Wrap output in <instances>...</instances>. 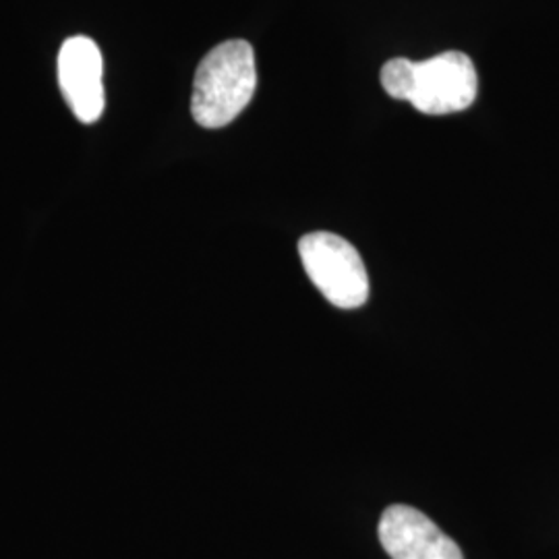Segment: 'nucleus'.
<instances>
[{"label":"nucleus","instance_id":"obj_3","mask_svg":"<svg viewBox=\"0 0 559 559\" xmlns=\"http://www.w3.org/2000/svg\"><path fill=\"white\" fill-rule=\"evenodd\" d=\"M309 280L338 309H359L369 300V276L359 251L334 233H309L299 240Z\"/></svg>","mask_w":559,"mask_h":559},{"label":"nucleus","instance_id":"obj_2","mask_svg":"<svg viewBox=\"0 0 559 559\" xmlns=\"http://www.w3.org/2000/svg\"><path fill=\"white\" fill-rule=\"evenodd\" d=\"M479 92L477 69L464 52H441L433 59L408 64L400 100L413 104L423 115H452L466 110Z\"/></svg>","mask_w":559,"mask_h":559},{"label":"nucleus","instance_id":"obj_1","mask_svg":"<svg viewBox=\"0 0 559 559\" xmlns=\"http://www.w3.org/2000/svg\"><path fill=\"white\" fill-rule=\"evenodd\" d=\"M258 87L255 52L245 40L224 41L201 60L191 115L203 129H222L239 117Z\"/></svg>","mask_w":559,"mask_h":559},{"label":"nucleus","instance_id":"obj_4","mask_svg":"<svg viewBox=\"0 0 559 559\" xmlns=\"http://www.w3.org/2000/svg\"><path fill=\"white\" fill-rule=\"evenodd\" d=\"M378 533L392 559H464L459 543L411 506H390L381 514Z\"/></svg>","mask_w":559,"mask_h":559},{"label":"nucleus","instance_id":"obj_5","mask_svg":"<svg viewBox=\"0 0 559 559\" xmlns=\"http://www.w3.org/2000/svg\"><path fill=\"white\" fill-rule=\"evenodd\" d=\"M102 52L98 44L85 36H73L60 46L59 85L73 115L92 124L104 112Z\"/></svg>","mask_w":559,"mask_h":559}]
</instances>
